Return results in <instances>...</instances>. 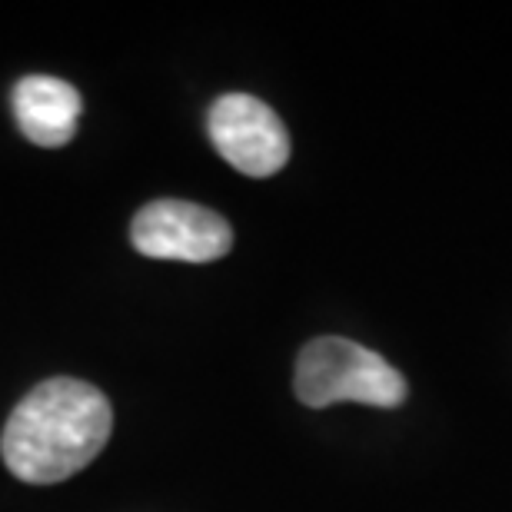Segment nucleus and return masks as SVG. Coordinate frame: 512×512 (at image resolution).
Instances as JSON below:
<instances>
[{
  "mask_svg": "<svg viewBox=\"0 0 512 512\" xmlns=\"http://www.w3.org/2000/svg\"><path fill=\"white\" fill-rule=\"evenodd\" d=\"M114 413L110 399L84 380H47L10 413L0 439L7 469L24 483H64L107 446Z\"/></svg>",
  "mask_w": 512,
  "mask_h": 512,
  "instance_id": "1",
  "label": "nucleus"
},
{
  "mask_svg": "<svg viewBox=\"0 0 512 512\" xmlns=\"http://www.w3.org/2000/svg\"><path fill=\"white\" fill-rule=\"evenodd\" d=\"M293 389L303 406L323 409L333 403H363L393 409L403 406L406 380L380 353L346 340V336H320L306 343L296 360Z\"/></svg>",
  "mask_w": 512,
  "mask_h": 512,
  "instance_id": "2",
  "label": "nucleus"
},
{
  "mask_svg": "<svg viewBox=\"0 0 512 512\" xmlns=\"http://www.w3.org/2000/svg\"><path fill=\"white\" fill-rule=\"evenodd\" d=\"M130 240L150 260L213 263L233 247L230 223L190 200H153L130 223Z\"/></svg>",
  "mask_w": 512,
  "mask_h": 512,
  "instance_id": "3",
  "label": "nucleus"
},
{
  "mask_svg": "<svg viewBox=\"0 0 512 512\" xmlns=\"http://www.w3.org/2000/svg\"><path fill=\"white\" fill-rule=\"evenodd\" d=\"M207 130L220 157L247 177H273L290 160L283 120L250 94H223L210 107Z\"/></svg>",
  "mask_w": 512,
  "mask_h": 512,
  "instance_id": "4",
  "label": "nucleus"
},
{
  "mask_svg": "<svg viewBox=\"0 0 512 512\" xmlns=\"http://www.w3.org/2000/svg\"><path fill=\"white\" fill-rule=\"evenodd\" d=\"M10 104H14L20 133L37 147H64L74 140L80 110H84L77 87L50 74H30L17 80Z\"/></svg>",
  "mask_w": 512,
  "mask_h": 512,
  "instance_id": "5",
  "label": "nucleus"
}]
</instances>
